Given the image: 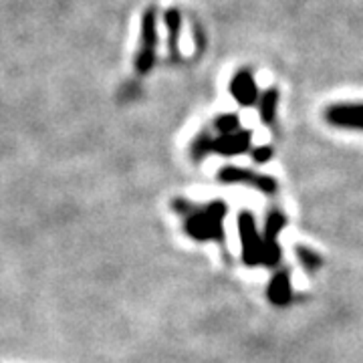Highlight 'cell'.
Wrapping results in <instances>:
<instances>
[{
  "label": "cell",
  "mask_w": 363,
  "mask_h": 363,
  "mask_svg": "<svg viewBox=\"0 0 363 363\" xmlns=\"http://www.w3.org/2000/svg\"><path fill=\"white\" fill-rule=\"evenodd\" d=\"M325 119L337 128L363 130V105H331L325 111Z\"/></svg>",
  "instance_id": "6da1fadb"
},
{
  "label": "cell",
  "mask_w": 363,
  "mask_h": 363,
  "mask_svg": "<svg viewBox=\"0 0 363 363\" xmlns=\"http://www.w3.org/2000/svg\"><path fill=\"white\" fill-rule=\"evenodd\" d=\"M230 91L236 97V101L242 105H252L257 101V97H259L257 83H255V79H252V75L248 71H240V73L234 75Z\"/></svg>",
  "instance_id": "7a4b0ae2"
},
{
  "label": "cell",
  "mask_w": 363,
  "mask_h": 363,
  "mask_svg": "<svg viewBox=\"0 0 363 363\" xmlns=\"http://www.w3.org/2000/svg\"><path fill=\"white\" fill-rule=\"evenodd\" d=\"M152 40H154V18L152 13L145 14V21H143V49L142 57L138 61L140 71H147L152 65Z\"/></svg>",
  "instance_id": "3957f363"
},
{
  "label": "cell",
  "mask_w": 363,
  "mask_h": 363,
  "mask_svg": "<svg viewBox=\"0 0 363 363\" xmlns=\"http://www.w3.org/2000/svg\"><path fill=\"white\" fill-rule=\"evenodd\" d=\"M277 104H279V93H277V89H269L260 97V113H262L264 121H272Z\"/></svg>",
  "instance_id": "277c9868"
}]
</instances>
